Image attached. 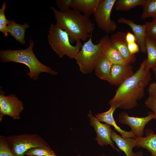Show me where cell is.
Listing matches in <instances>:
<instances>
[{
  "mask_svg": "<svg viewBox=\"0 0 156 156\" xmlns=\"http://www.w3.org/2000/svg\"><path fill=\"white\" fill-rule=\"evenodd\" d=\"M88 115L90 119V125L93 127L96 133L95 140L101 146L109 145L118 152H120L119 149L114 146L112 139L111 135L113 130L111 128V125L101 122L93 116L90 110Z\"/></svg>",
  "mask_w": 156,
  "mask_h": 156,
  "instance_id": "cell-10",
  "label": "cell"
},
{
  "mask_svg": "<svg viewBox=\"0 0 156 156\" xmlns=\"http://www.w3.org/2000/svg\"><path fill=\"white\" fill-rule=\"evenodd\" d=\"M9 21L8 25L9 33L20 44H24L25 43V37L26 29L28 28L29 25L27 23L23 25L19 24L11 19H10Z\"/></svg>",
  "mask_w": 156,
  "mask_h": 156,
  "instance_id": "cell-18",
  "label": "cell"
},
{
  "mask_svg": "<svg viewBox=\"0 0 156 156\" xmlns=\"http://www.w3.org/2000/svg\"><path fill=\"white\" fill-rule=\"evenodd\" d=\"M125 39L127 43L135 42L136 38L133 34L129 31L126 33Z\"/></svg>",
  "mask_w": 156,
  "mask_h": 156,
  "instance_id": "cell-32",
  "label": "cell"
},
{
  "mask_svg": "<svg viewBox=\"0 0 156 156\" xmlns=\"http://www.w3.org/2000/svg\"><path fill=\"white\" fill-rule=\"evenodd\" d=\"M48 40L52 49L61 58L66 55L75 59L82 46L81 40L76 41L75 45H72L68 33L56 24H50Z\"/></svg>",
  "mask_w": 156,
  "mask_h": 156,
  "instance_id": "cell-5",
  "label": "cell"
},
{
  "mask_svg": "<svg viewBox=\"0 0 156 156\" xmlns=\"http://www.w3.org/2000/svg\"><path fill=\"white\" fill-rule=\"evenodd\" d=\"M136 156H144L143 152L142 151H139L136 152Z\"/></svg>",
  "mask_w": 156,
  "mask_h": 156,
  "instance_id": "cell-34",
  "label": "cell"
},
{
  "mask_svg": "<svg viewBox=\"0 0 156 156\" xmlns=\"http://www.w3.org/2000/svg\"><path fill=\"white\" fill-rule=\"evenodd\" d=\"M156 18V17H155V18Z\"/></svg>",
  "mask_w": 156,
  "mask_h": 156,
  "instance_id": "cell-38",
  "label": "cell"
},
{
  "mask_svg": "<svg viewBox=\"0 0 156 156\" xmlns=\"http://www.w3.org/2000/svg\"><path fill=\"white\" fill-rule=\"evenodd\" d=\"M116 108L111 107L107 111L100 113H98L95 117L100 121L105 122V123L112 126L119 133L121 136L123 138H135L136 136L131 131H127L121 129L116 124L113 116V114Z\"/></svg>",
  "mask_w": 156,
  "mask_h": 156,
  "instance_id": "cell-14",
  "label": "cell"
},
{
  "mask_svg": "<svg viewBox=\"0 0 156 156\" xmlns=\"http://www.w3.org/2000/svg\"><path fill=\"white\" fill-rule=\"evenodd\" d=\"M113 64L106 57L103 56L94 69L96 76L100 79L108 82Z\"/></svg>",
  "mask_w": 156,
  "mask_h": 156,
  "instance_id": "cell-17",
  "label": "cell"
},
{
  "mask_svg": "<svg viewBox=\"0 0 156 156\" xmlns=\"http://www.w3.org/2000/svg\"><path fill=\"white\" fill-rule=\"evenodd\" d=\"M134 73L131 64H113L108 82L111 85L119 86Z\"/></svg>",
  "mask_w": 156,
  "mask_h": 156,
  "instance_id": "cell-12",
  "label": "cell"
},
{
  "mask_svg": "<svg viewBox=\"0 0 156 156\" xmlns=\"http://www.w3.org/2000/svg\"><path fill=\"white\" fill-rule=\"evenodd\" d=\"M149 96L156 97V82L150 83L148 89Z\"/></svg>",
  "mask_w": 156,
  "mask_h": 156,
  "instance_id": "cell-31",
  "label": "cell"
},
{
  "mask_svg": "<svg viewBox=\"0 0 156 156\" xmlns=\"http://www.w3.org/2000/svg\"><path fill=\"white\" fill-rule=\"evenodd\" d=\"M127 43L129 51L131 54L135 55L139 52L140 47L137 42H134Z\"/></svg>",
  "mask_w": 156,
  "mask_h": 156,
  "instance_id": "cell-30",
  "label": "cell"
},
{
  "mask_svg": "<svg viewBox=\"0 0 156 156\" xmlns=\"http://www.w3.org/2000/svg\"><path fill=\"white\" fill-rule=\"evenodd\" d=\"M100 0H72L71 8L89 17L94 14Z\"/></svg>",
  "mask_w": 156,
  "mask_h": 156,
  "instance_id": "cell-16",
  "label": "cell"
},
{
  "mask_svg": "<svg viewBox=\"0 0 156 156\" xmlns=\"http://www.w3.org/2000/svg\"><path fill=\"white\" fill-rule=\"evenodd\" d=\"M111 138L119 149L123 151L126 156H136V152L134 153L133 148L136 146L135 138H123L113 131Z\"/></svg>",
  "mask_w": 156,
  "mask_h": 156,
  "instance_id": "cell-15",
  "label": "cell"
},
{
  "mask_svg": "<svg viewBox=\"0 0 156 156\" xmlns=\"http://www.w3.org/2000/svg\"><path fill=\"white\" fill-rule=\"evenodd\" d=\"M77 156H81V155H77ZM100 156H106L105 155H102Z\"/></svg>",
  "mask_w": 156,
  "mask_h": 156,
  "instance_id": "cell-37",
  "label": "cell"
},
{
  "mask_svg": "<svg viewBox=\"0 0 156 156\" xmlns=\"http://www.w3.org/2000/svg\"><path fill=\"white\" fill-rule=\"evenodd\" d=\"M143 7L141 19L150 17L153 18L156 17V0H145Z\"/></svg>",
  "mask_w": 156,
  "mask_h": 156,
  "instance_id": "cell-23",
  "label": "cell"
},
{
  "mask_svg": "<svg viewBox=\"0 0 156 156\" xmlns=\"http://www.w3.org/2000/svg\"><path fill=\"white\" fill-rule=\"evenodd\" d=\"M5 137L11 150L16 156H24L27 151L34 148L52 149L48 143L37 134L25 133Z\"/></svg>",
  "mask_w": 156,
  "mask_h": 156,
  "instance_id": "cell-6",
  "label": "cell"
},
{
  "mask_svg": "<svg viewBox=\"0 0 156 156\" xmlns=\"http://www.w3.org/2000/svg\"><path fill=\"white\" fill-rule=\"evenodd\" d=\"M154 114L153 112L148 113V115L144 117H135L130 116L125 112H121L118 115L120 123L123 125H129L136 137H143L145 127L152 119Z\"/></svg>",
  "mask_w": 156,
  "mask_h": 156,
  "instance_id": "cell-9",
  "label": "cell"
},
{
  "mask_svg": "<svg viewBox=\"0 0 156 156\" xmlns=\"http://www.w3.org/2000/svg\"><path fill=\"white\" fill-rule=\"evenodd\" d=\"M72 0H57L56 4L57 8H60V11L64 12L70 9Z\"/></svg>",
  "mask_w": 156,
  "mask_h": 156,
  "instance_id": "cell-28",
  "label": "cell"
},
{
  "mask_svg": "<svg viewBox=\"0 0 156 156\" xmlns=\"http://www.w3.org/2000/svg\"><path fill=\"white\" fill-rule=\"evenodd\" d=\"M117 0H100L94 14L98 27L109 34L117 29L116 23L111 18V12Z\"/></svg>",
  "mask_w": 156,
  "mask_h": 156,
  "instance_id": "cell-7",
  "label": "cell"
},
{
  "mask_svg": "<svg viewBox=\"0 0 156 156\" xmlns=\"http://www.w3.org/2000/svg\"><path fill=\"white\" fill-rule=\"evenodd\" d=\"M145 0H118L115 4L117 11H126L139 5L143 6Z\"/></svg>",
  "mask_w": 156,
  "mask_h": 156,
  "instance_id": "cell-22",
  "label": "cell"
},
{
  "mask_svg": "<svg viewBox=\"0 0 156 156\" xmlns=\"http://www.w3.org/2000/svg\"><path fill=\"white\" fill-rule=\"evenodd\" d=\"M104 56L113 64L126 65L128 64L118 50L111 44L105 49Z\"/></svg>",
  "mask_w": 156,
  "mask_h": 156,
  "instance_id": "cell-21",
  "label": "cell"
},
{
  "mask_svg": "<svg viewBox=\"0 0 156 156\" xmlns=\"http://www.w3.org/2000/svg\"><path fill=\"white\" fill-rule=\"evenodd\" d=\"M92 34L88 40L84 43L75 60L79 70L83 73H91L101 58L104 56L106 48L111 44L110 37L106 35L101 38L99 43L94 44Z\"/></svg>",
  "mask_w": 156,
  "mask_h": 156,
  "instance_id": "cell-4",
  "label": "cell"
},
{
  "mask_svg": "<svg viewBox=\"0 0 156 156\" xmlns=\"http://www.w3.org/2000/svg\"><path fill=\"white\" fill-rule=\"evenodd\" d=\"M126 33L118 31L110 37L111 44L121 54L128 64L134 63L136 60L135 55L131 54L129 52L125 36Z\"/></svg>",
  "mask_w": 156,
  "mask_h": 156,
  "instance_id": "cell-11",
  "label": "cell"
},
{
  "mask_svg": "<svg viewBox=\"0 0 156 156\" xmlns=\"http://www.w3.org/2000/svg\"><path fill=\"white\" fill-rule=\"evenodd\" d=\"M34 44L33 40H30L28 47L25 49L1 50L0 60L3 62H13L26 65L29 69L27 75L35 80H38L39 74L42 72L54 75L57 74V72L44 64L37 58L33 51Z\"/></svg>",
  "mask_w": 156,
  "mask_h": 156,
  "instance_id": "cell-3",
  "label": "cell"
},
{
  "mask_svg": "<svg viewBox=\"0 0 156 156\" xmlns=\"http://www.w3.org/2000/svg\"><path fill=\"white\" fill-rule=\"evenodd\" d=\"M24 108L22 101L13 94L5 96L0 94V122L3 116H9L14 120H19Z\"/></svg>",
  "mask_w": 156,
  "mask_h": 156,
  "instance_id": "cell-8",
  "label": "cell"
},
{
  "mask_svg": "<svg viewBox=\"0 0 156 156\" xmlns=\"http://www.w3.org/2000/svg\"><path fill=\"white\" fill-rule=\"evenodd\" d=\"M0 156H16L11 150L6 137L0 136Z\"/></svg>",
  "mask_w": 156,
  "mask_h": 156,
  "instance_id": "cell-26",
  "label": "cell"
},
{
  "mask_svg": "<svg viewBox=\"0 0 156 156\" xmlns=\"http://www.w3.org/2000/svg\"><path fill=\"white\" fill-rule=\"evenodd\" d=\"M6 8L5 2H3L1 7L0 9V24L4 25H8L9 20H8L5 16V11Z\"/></svg>",
  "mask_w": 156,
  "mask_h": 156,
  "instance_id": "cell-29",
  "label": "cell"
},
{
  "mask_svg": "<svg viewBox=\"0 0 156 156\" xmlns=\"http://www.w3.org/2000/svg\"><path fill=\"white\" fill-rule=\"evenodd\" d=\"M0 31L3 33L4 36H8L9 33V27L8 25L0 24Z\"/></svg>",
  "mask_w": 156,
  "mask_h": 156,
  "instance_id": "cell-33",
  "label": "cell"
},
{
  "mask_svg": "<svg viewBox=\"0 0 156 156\" xmlns=\"http://www.w3.org/2000/svg\"><path fill=\"white\" fill-rule=\"evenodd\" d=\"M146 59L137 71L119 86L115 95L109 101L111 107L131 109L137 105L138 101L144 96V89L151 79L149 71L145 68Z\"/></svg>",
  "mask_w": 156,
  "mask_h": 156,
  "instance_id": "cell-1",
  "label": "cell"
},
{
  "mask_svg": "<svg viewBox=\"0 0 156 156\" xmlns=\"http://www.w3.org/2000/svg\"><path fill=\"white\" fill-rule=\"evenodd\" d=\"M155 76V78L156 80V66L151 68Z\"/></svg>",
  "mask_w": 156,
  "mask_h": 156,
  "instance_id": "cell-35",
  "label": "cell"
},
{
  "mask_svg": "<svg viewBox=\"0 0 156 156\" xmlns=\"http://www.w3.org/2000/svg\"><path fill=\"white\" fill-rule=\"evenodd\" d=\"M145 104L153 111L154 116L153 119L156 120V97L149 96L145 101Z\"/></svg>",
  "mask_w": 156,
  "mask_h": 156,
  "instance_id": "cell-27",
  "label": "cell"
},
{
  "mask_svg": "<svg viewBox=\"0 0 156 156\" xmlns=\"http://www.w3.org/2000/svg\"><path fill=\"white\" fill-rule=\"evenodd\" d=\"M145 25L146 37L156 42V18H153L151 21H147Z\"/></svg>",
  "mask_w": 156,
  "mask_h": 156,
  "instance_id": "cell-25",
  "label": "cell"
},
{
  "mask_svg": "<svg viewBox=\"0 0 156 156\" xmlns=\"http://www.w3.org/2000/svg\"><path fill=\"white\" fill-rule=\"evenodd\" d=\"M135 138L136 147L146 148L151 153V156H156V134Z\"/></svg>",
  "mask_w": 156,
  "mask_h": 156,
  "instance_id": "cell-20",
  "label": "cell"
},
{
  "mask_svg": "<svg viewBox=\"0 0 156 156\" xmlns=\"http://www.w3.org/2000/svg\"><path fill=\"white\" fill-rule=\"evenodd\" d=\"M55 153L52 149L43 147H36L30 149L26 152L25 155L27 156H47Z\"/></svg>",
  "mask_w": 156,
  "mask_h": 156,
  "instance_id": "cell-24",
  "label": "cell"
},
{
  "mask_svg": "<svg viewBox=\"0 0 156 156\" xmlns=\"http://www.w3.org/2000/svg\"><path fill=\"white\" fill-rule=\"evenodd\" d=\"M118 23H122L129 26L131 29L136 38V41L139 45L140 51L142 53H146V34L145 24L140 25L135 23L132 20L121 17L117 20Z\"/></svg>",
  "mask_w": 156,
  "mask_h": 156,
  "instance_id": "cell-13",
  "label": "cell"
},
{
  "mask_svg": "<svg viewBox=\"0 0 156 156\" xmlns=\"http://www.w3.org/2000/svg\"><path fill=\"white\" fill-rule=\"evenodd\" d=\"M47 156H57L55 153L52 154Z\"/></svg>",
  "mask_w": 156,
  "mask_h": 156,
  "instance_id": "cell-36",
  "label": "cell"
},
{
  "mask_svg": "<svg viewBox=\"0 0 156 156\" xmlns=\"http://www.w3.org/2000/svg\"><path fill=\"white\" fill-rule=\"evenodd\" d=\"M145 44L147 58L145 68L146 70L149 71L156 66V42L146 37Z\"/></svg>",
  "mask_w": 156,
  "mask_h": 156,
  "instance_id": "cell-19",
  "label": "cell"
},
{
  "mask_svg": "<svg viewBox=\"0 0 156 156\" xmlns=\"http://www.w3.org/2000/svg\"><path fill=\"white\" fill-rule=\"evenodd\" d=\"M51 8L54 14L56 24L68 33L71 43L86 41L90 38L94 27L89 17L73 9L62 12L54 7Z\"/></svg>",
  "mask_w": 156,
  "mask_h": 156,
  "instance_id": "cell-2",
  "label": "cell"
}]
</instances>
